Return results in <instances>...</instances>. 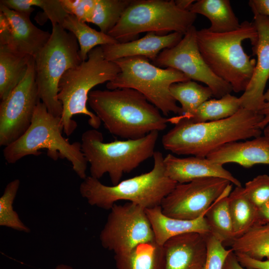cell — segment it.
Masks as SVG:
<instances>
[{
    "label": "cell",
    "mask_w": 269,
    "mask_h": 269,
    "mask_svg": "<svg viewBox=\"0 0 269 269\" xmlns=\"http://www.w3.org/2000/svg\"><path fill=\"white\" fill-rule=\"evenodd\" d=\"M197 30L193 25L177 45L163 50L152 63L160 68L176 69L190 80L205 84L218 99L231 94V85L216 76L203 58L197 44Z\"/></svg>",
    "instance_id": "obj_13"
},
{
    "label": "cell",
    "mask_w": 269,
    "mask_h": 269,
    "mask_svg": "<svg viewBox=\"0 0 269 269\" xmlns=\"http://www.w3.org/2000/svg\"><path fill=\"white\" fill-rule=\"evenodd\" d=\"M100 234L103 248L115 256L127 254L138 245L155 242L145 209L128 202L114 204Z\"/></svg>",
    "instance_id": "obj_11"
},
{
    "label": "cell",
    "mask_w": 269,
    "mask_h": 269,
    "mask_svg": "<svg viewBox=\"0 0 269 269\" xmlns=\"http://www.w3.org/2000/svg\"><path fill=\"white\" fill-rule=\"evenodd\" d=\"M51 36L46 45L34 57L35 81L41 101L48 111L61 117L62 107L58 100V84L69 69L82 60L76 37L60 25L52 26Z\"/></svg>",
    "instance_id": "obj_10"
},
{
    "label": "cell",
    "mask_w": 269,
    "mask_h": 269,
    "mask_svg": "<svg viewBox=\"0 0 269 269\" xmlns=\"http://www.w3.org/2000/svg\"><path fill=\"white\" fill-rule=\"evenodd\" d=\"M19 185L20 180L18 179L9 182L0 197V226L29 233L30 229L23 224L13 209V203Z\"/></svg>",
    "instance_id": "obj_32"
},
{
    "label": "cell",
    "mask_w": 269,
    "mask_h": 269,
    "mask_svg": "<svg viewBox=\"0 0 269 269\" xmlns=\"http://www.w3.org/2000/svg\"><path fill=\"white\" fill-rule=\"evenodd\" d=\"M159 132L153 131L136 139L105 142L103 134L97 129L88 130L81 136V150L90 165V176L100 179L108 174L113 185L123 175L153 157Z\"/></svg>",
    "instance_id": "obj_7"
},
{
    "label": "cell",
    "mask_w": 269,
    "mask_h": 269,
    "mask_svg": "<svg viewBox=\"0 0 269 269\" xmlns=\"http://www.w3.org/2000/svg\"><path fill=\"white\" fill-rule=\"evenodd\" d=\"M115 260L117 269H165L163 246L155 242L140 244Z\"/></svg>",
    "instance_id": "obj_24"
},
{
    "label": "cell",
    "mask_w": 269,
    "mask_h": 269,
    "mask_svg": "<svg viewBox=\"0 0 269 269\" xmlns=\"http://www.w3.org/2000/svg\"><path fill=\"white\" fill-rule=\"evenodd\" d=\"M207 256L203 269H223L225 261L232 250H226L223 243L211 234L206 235Z\"/></svg>",
    "instance_id": "obj_35"
},
{
    "label": "cell",
    "mask_w": 269,
    "mask_h": 269,
    "mask_svg": "<svg viewBox=\"0 0 269 269\" xmlns=\"http://www.w3.org/2000/svg\"><path fill=\"white\" fill-rule=\"evenodd\" d=\"M88 103L111 134L127 139L163 131L169 123V118L133 89L92 90Z\"/></svg>",
    "instance_id": "obj_2"
},
{
    "label": "cell",
    "mask_w": 269,
    "mask_h": 269,
    "mask_svg": "<svg viewBox=\"0 0 269 269\" xmlns=\"http://www.w3.org/2000/svg\"><path fill=\"white\" fill-rule=\"evenodd\" d=\"M120 72L118 64L107 60L102 46H98L89 52L86 61L65 72L58 84L57 98L62 107L61 120L67 136L71 135L77 127L72 119L76 115L88 116L89 125L93 129L99 128L101 120L87 107L89 94L93 88L112 81Z\"/></svg>",
    "instance_id": "obj_5"
},
{
    "label": "cell",
    "mask_w": 269,
    "mask_h": 269,
    "mask_svg": "<svg viewBox=\"0 0 269 269\" xmlns=\"http://www.w3.org/2000/svg\"><path fill=\"white\" fill-rule=\"evenodd\" d=\"M32 56L0 45V98L4 99L24 78Z\"/></svg>",
    "instance_id": "obj_23"
},
{
    "label": "cell",
    "mask_w": 269,
    "mask_h": 269,
    "mask_svg": "<svg viewBox=\"0 0 269 269\" xmlns=\"http://www.w3.org/2000/svg\"><path fill=\"white\" fill-rule=\"evenodd\" d=\"M61 117L50 114L40 100L35 109L31 124L18 139L4 147L6 161L13 164L28 155L38 156L41 149H47V155L54 160L66 159L73 170L82 179L87 176L88 162L81 150V142L71 143L62 135Z\"/></svg>",
    "instance_id": "obj_6"
},
{
    "label": "cell",
    "mask_w": 269,
    "mask_h": 269,
    "mask_svg": "<svg viewBox=\"0 0 269 269\" xmlns=\"http://www.w3.org/2000/svg\"><path fill=\"white\" fill-rule=\"evenodd\" d=\"M54 269H73L71 266L64 265L60 264L57 266Z\"/></svg>",
    "instance_id": "obj_44"
},
{
    "label": "cell",
    "mask_w": 269,
    "mask_h": 269,
    "mask_svg": "<svg viewBox=\"0 0 269 269\" xmlns=\"http://www.w3.org/2000/svg\"><path fill=\"white\" fill-rule=\"evenodd\" d=\"M230 244L235 254L258 261L269 260V224L254 225Z\"/></svg>",
    "instance_id": "obj_26"
},
{
    "label": "cell",
    "mask_w": 269,
    "mask_h": 269,
    "mask_svg": "<svg viewBox=\"0 0 269 269\" xmlns=\"http://www.w3.org/2000/svg\"><path fill=\"white\" fill-rule=\"evenodd\" d=\"M132 0H96L90 23L107 34L116 25Z\"/></svg>",
    "instance_id": "obj_31"
},
{
    "label": "cell",
    "mask_w": 269,
    "mask_h": 269,
    "mask_svg": "<svg viewBox=\"0 0 269 269\" xmlns=\"http://www.w3.org/2000/svg\"><path fill=\"white\" fill-rule=\"evenodd\" d=\"M269 224V201L258 209L257 224Z\"/></svg>",
    "instance_id": "obj_41"
},
{
    "label": "cell",
    "mask_w": 269,
    "mask_h": 269,
    "mask_svg": "<svg viewBox=\"0 0 269 269\" xmlns=\"http://www.w3.org/2000/svg\"><path fill=\"white\" fill-rule=\"evenodd\" d=\"M114 62L120 72L107 83V89H133L143 95L163 115L180 114L181 108L172 96L170 87L174 83L190 80L184 74L171 68L158 67L142 56L126 57Z\"/></svg>",
    "instance_id": "obj_9"
},
{
    "label": "cell",
    "mask_w": 269,
    "mask_h": 269,
    "mask_svg": "<svg viewBox=\"0 0 269 269\" xmlns=\"http://www.w3.org/2000/svg\"><path fill=\"white\" fill-rule=\"evenodd\" d=\"M264 103L258 112L264 117L259 126L262 130L269 124V88L264 93Z\"/></svg>",
    "instance_id": "obj_40"
},
{
    "label": "cell",
    "mask_w": 269,
    "mask_h": 269,
    "mask_svg": "<svg viewBox=\"0 0 269 269\" xmlns=\"http://www.w3.org/2000/svg\"><path fill=\"white\" fill-rule=\"evenodd\" d=\"M235 254L239 263L247 269H269V260L258 261L243 254Z\"/></svg>",
    "instance_id": "obj_38"
},
{
    "label": "cell",
    "mask_w": 269,
    "mask_h": 269,
    "mask_svg": "<svg viewBox=\"0 0 269 269\" xmlns=\"http://www.w3.org/2000/svg\"><path fill=\"white\" fill-rule=\"evenodd\" d=\"M245 192L258 209L269 201V175L261 174L246 182Z\"/></svg>",
    "instance_id": "obj_34"
},
{
    "label": "cell",
    "mask_w": 269,
    "mask_h": 269,
    "mask_svg": "<svg viewBox=\"0 0 269 269\" xmlns=\"http://www.w3.org/2000/svg\"><path fill=\"white\" fill-rule=\"evenodd\" d=\"M176 4L181 8L185 10L189 9L191 5L195 1L193 0H175Z\"/></svg>",
    "instance_id": "obj_43"
},
{
    "label": "cell",
    "mask_w": 269,
    "mask_h": 269,
    "mask_svg": "<svg viewBox=\"0 0 269 269\" xmlns=\"http://www.w3.org/2000/svg\"><path fill=\"white\" fill-rule=\"evenodd\" d=\"M61 26L76 37L82 61L88 59L89 52L94 48L119 43L109 35L91 28L86 22L71 14L67 15Z\"/></svg>",
    "instance_id": "obj_28"
},
{
    "label": "cell",
    "mask_w": 269,
    "mask_h": 269,
    "mask_svg": "<svg viewBox=\"0 0 269 269\" xmlns=\"http://www.w3.org/2000/svg\"><path fill=\"white\" fill-rule=\"evenodd\" d=\"M40 100L35 81V62L29 60L20 82L0 104V145L6 146L21 136L30 127Z\"/></svg>",
    "instance_id": "obj_12"
},
{
    "label": "cell",
    "mask_w": 269,
    "mask_h": 269,
    "mask_svg": "<svg viewBox=\"0 0 269 269\" xmlns=\"http://www.w3.org/2000/svg\"><path fill=\"white\" fill-rule=\"evenodd\" d=\"M206 157L224 165L237 163L249 168L258 164L269 165V140L264 135L245 141H233L210 152Z\"/></svg>",
    "instance_id": "obj_20"
},
{
    "label": "cell",
    "mask_w": 269,
    "mask_h": 269,
    "mask_svg": "<svg viewBox=\"0 0 269 269\" xmlns=\"http://www.w3.org/2000/svg\"><path fill=\"white\" fill-rule=\"evenodd\" d=\"M164 164L166 175L177 183L203 178L218 177L228 180L236 186H242L240 181L223 165L207 157L193 156L180 158L169 153L164 157Z\"/></svg>",
    "instance_id": "obj_17"
},
{
    "label": "cell",
    "mask_w": 269,
    "mask_h": 269,
    "mask_svg": "<svg viewBox=\"0 0 269 269\" xmlns=\"http://www.w3.org/2000/svg\"><path fill=\"white\" fill-rule=\"evenodd\" d=\"M223 269H245L238 262L235 253L231 251L227 256Z\"/></svg>",
    "instance_id": "obj_42"
},
{
    "label": "cell",
    "mask_w": 269,
    "mask_h": 269,
    "mask_svg": "<svg viewBox=\"0 0 269 269\" xmlns=\"http://www.w3.org/2000/svg\"><path fill=\"white\" fill-rule=\"evenodd\" d=\"M253 22L258 38L251 44L257 60L250 83L239 99L241 108L258 112L264 103V91L269 80V17L254 15Z\"/></svg>",
    "instance_id": "obj_15"
},
{
    "label": "cell",
    "mask_w": 269,
    "mask_h": 269,
    "mask_svg": "<svg viewBox=\"0 0 269 269\" xmlns=\"http://www.w3.org/2000/svg\"><path fill=\"white\" fill-rule=\"evenodd\" d=\"M263 117L243 108L228 118L200 123L175 116L169 118L174 126L163 135L161 142L165 149L173 153L206 157L226 143L261 136L259 126Z\"/></svg>",
    "instance_id": "obj_1"
},
{
    "label": "cell",
    "mask_w": 269,
    "mask_h": 269,
    "mask_svg": "<svg viewBox=\"0 0 269 269\" xmlns=\"http://www.w3.org/2000/svg\"><path fill=\"white\" fill-rule=\"evenodd\" d=\"M232 183L227 186L205 214L210 234L222 242L231 243L234 239L233 225L228 207V196Z\"/></svg>",
    "instance_id": "obj_27"
},
{
    "label": "cell",
    "mask_w": 269,
    "mask_h": 269,
    "mask_svg": "<svg viewBox=\"0 0 269 269\" xmlns=\"http://www.w3.org/2000/svg\"><path fill=\"white\" fill-rule=\"evenodd\" d=\"M183 35L172 32L159 35L153 32H147L142 37L127 42L102 45L105 58L111 61L129 57L142 56L154 60L164 49L177 45Z\"/></svg>",
    "instance_id": "obj_18"
},
{
    "label": "cell",
    "mask_w": 269,
    "mask_h": 269,
    "mask_svg": "<svg viewBox=\"0 0 269 269\" xmlns=\"http://www.w3.org/2000/svg\"><path fill=\"white\" fill-rule=\"evenodd\" d=\"M0 11L4 14L10 25V36L6 46L15 52L34 57L47 43L51 33L36 27L30 17L1 3Z\"/></svg>",
    "instance_id": "obj_19"
},
{
    "label": "cell",
    "mask_w": 269,
    "mask_h": 269,
    "mask_svg": "<svg viewBox=\"0 0 269 269\" xmlns=\"http://www.w3.org/2000/svg\"><path fill=\"white\" fill-rule=\"evenodd\" d=\"M234 239L238 237L257 224L258 208L246 195L244 188L236 186L228 196Z\"/></svg>",
    "instance_id": "obj_25"
},
{
    "label": "cell",
    "mask_w": 269,
    "mask_h": 269,
    "mask_svg": "<svg viewBox=\"0 0 269 269\" xmlns=\"http://www.w3.org/2000/svg\"><path fill=\"white\" fill-rule=\"evenodd\" d=\"M153 158L150 171L115 185H106L99 179L87 176L80 185L81 196L90 205L105 210H110L120 200L129 201L145 209L160 206L177 183L166 175L162 153L155 151Z\"/></svg>",
    "instance_id": "obj_4"
},
{
    "label": "cell",
    "mask_w": 269,
    "mask_h": 269,
    "mask_svg": "<svg viewBox=\"0 0 269 269\" xmlns=\"http://www.w3.org/2000/svg\"><path fill=\"white\" fill-rule=\"evenodd\" d=\"M207 234L188 233L167 240L162 246L165 269H203L207 256Z\"/></svg>",
    "instance_id": "obj_16"
},
{
    "label": "cell",
    "mask_w": 269,
    "mask_h": 269,
    "mask_svg": "<svg viewBox=\"0 0 269 269\" xmlns=\"http://www.w3.org/2000/svg\"><path fill=\"white\" fill-rule=\"evenodd\" d=\"M32 6H36L43 10V12L37 13L35 19L42 25L49 19L52 25L63 24L65 17L69 14L64 9L60 0H28Z\"/></svg>",
    "instance_id": "obj_33"
},
{
    "label": "cell",
    "mask_w": 269,
    "mask_h": 269,
    "mask_svg": "<svg viewBox=\"0 0 269 269\" xmlns=\"http://www.w3.org/2000/svg\"><path fill=\"white\" fill-rule=\"evenodd\" d=\"M153 232L155 242L160 246L170 238L179 235L196 232L210 233L205 214L192 220L177 219L164 214L160 206L145 209Z\"/></svg>",
    "instance_id": "obj_21"
},
{
    "label": "cell",
    "mask_w": 269,
    "mask_h": 269,
    "mask_svg": "<svg viewBox=\"0 0 269 269\" xmlns=\"http://www.w3.org/2000/svg\"><path fill=\"white\" fill-rule=\"evenodd\" d=\"M173 98L181 105L182 116L194 113L204 102L213 95L211 89L191 80L173 84L170 87Z\"/></svg>",
    "instance_id": "obj_30"
},
{
    "label": "cell",
    "mask_w": 269,
    "mask_h": 269,
    "mask_svg": "<svg viewBox=\"0 0 269 269\" xmlns=\"http://www.w3.org/2000/svg\"><path fill=\"white\" fill-rule=\"evenodd\" d=\"M228 180L206 177L177 183L163 199L162 213L177 219L192 220L204 214L228 185Z\"/></svg>",
    "instance_id": "obj_14"
},
{
    "label": "cell",
    "mask_w": 269,
    "mask_h": 269,
    "mask_svg": "<svg viewBox=\"0 0 269 269\" xmlns=\"http://www.w3.org/2000/svg\"><path fill=\"white\" fill-rule=\"evenodd\" d=\"M198 46L206 63L218 77L228 83L236 93L244 92L252 77L256 60L244 51L242 42L258 38L253 22L244 21L236 30L214 33L207 28L197 30Z\"/></svg>",
    "instance_id": "obj_3"
},
{
    "label": "cell",
    "mask_w": 269,
    "mask_h": 269,
    "mask_svg": "<svg viewBox=\"0 0 269 269\" xmlns=\"http://www.w3.org/2000/svg\"><path fill=\"white\" fill-rule=\"evenodd\" d=\"M241 108L239 98L228 94L220 98L208 100L194 113L179 118L195 123L223 120L235 114Z\"/></svg>",
    "instance_id": "obj_29"
},
{
    "label": "cell",
    "mask_w": 269,
    "mask_h": 269,
    "mask_svg": "<svg viewBox=\"0 0 269 269\" xmlns=\"http://www.w3.org/2000/svg\"><path fill=\"white\" fill-rule=\"evenodd\" d=\"M0 3L10 9L29 17L34 10L28 0H1Z\"/></svg>",
    "instance_id": "obj_37"
},
{
    "label": "cell",
    "mask_w": 269,
    "mask_h": 269,
    "mask_svg": "<svg viewBox=\"0 0 269 269\" xmlns=\"http://www.w3.org/2000/svg\"><path fill=\"white\" fill-rule=\"evenodd\" d=\"M264 135L269 140V124L263 129Z\"/></svg>",
    "instance_id": "obj_45"
},
{
    "label": "cell",
    "mask_w": 269,
    "mask_h": 269,
    "mask_svg": "<svg viewBox=\"0 0 269 269\" xmlns=\"http://www.w3.org/2000/svg\"><path fill=\"white\" fill-rule=\"evenodd\" d=\"M249 5L254 15H262L269 17V0H250Z\"/></svg>",
    "instance_id": "obj_39"
},
{
    "label": "cell",
    "mask_w": 269,
    "mask_h": 269,
    "mask_svg": "<svg viewBox=\"0 0 269 269\" xmlns=\"http://www.w3.org/2000/svg\"><path fill=\"white\" fill-rule=\"evenodd\" d=\"M65 11L85 22H90L96 0H60Z\"/></svg>",
    "instance_id": "obj_36"
},
{
    "label": "cell",
    "mask_w": 269,
    "mask_h": 269,
    "mask_svg": "<svg viewBox=\"0 0 269 269\" xmlns=\"http://www.w3.org/2000/svg\"><path fill=\"white\" fill-rule=\"evenodd\" d=\"M189 11L206 16L211 25L207 29L214 33H226L238 29L241 25L229 0H198Z\"/></svg>",
    "instance_id": "obj_22"
},
{
    "label": "cell",
    "mask_w": 269,
    "mask_h": 269,
    "mask_svg": "<svg viewBox=\"0 0 269 269\" xmlns=\"http://www.w3.org/2000/svg\"><path fill=\"white\" fill-rule=\"evenodd\" d=\"M196 17V14L180 8L175 0H132L108 34L121 43L133 41L145 32L159 35L178 32L184 35Z\"/></svg>",
    "instance_id": "obj_8"
}]
</instances>
